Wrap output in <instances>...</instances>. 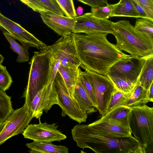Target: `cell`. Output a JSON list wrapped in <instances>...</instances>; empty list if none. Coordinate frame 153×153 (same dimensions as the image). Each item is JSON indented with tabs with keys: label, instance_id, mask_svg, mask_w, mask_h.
I'll return each instance as SVG.
<instances>
[{
	"label": "cell",
	"instance_id": "1",
	"mask_svg": "<svg viewBox=\"0 0 153 153\" xmlns=\"http://www.w3.org/2000/svg\"><path fill=\"white\" fill-rule=\"evenodd\" d=\"M107 33L71 35L79 67L107 76L111 67L119 60L131 56L126 54L107 39Z\"/></svg>",
	"mask_w": 153,
	"mask_h": 153
},
{
	"label": "cell",
	"instance_id": "2",
	"mask_svg": "<svg viewBox=\"0 0 153 153\" xmlns=\"http://www.w3.org/2000/svg\"><path fill=\"white\" fill-rule=\"evenodd\" d=\"M73 139L81 148H88L96 153H145L146 148L132 136L114 138L101 135L88 124H77L71 130Z\"/></svg>",
	"mask_w": 153,
	"mask_h": 153
},
{
	"label": "cell",
	"instance_id": "3",
	"mask_svg": "<svg viewBox=\"0 0 153 153\" xmlns=\"http://www.w3.org/2000/svg\"><path fill=\"white\" fill-rule=\"evenodd\" d=\"M111 29L116 46L132 57L144 58L153 54V38L137 30L128 21L113 22Z\"/></svg>",
	"mask_w": 153,
	"mask_h": 153
},
{
	"label": "cell",
	"instance_id": "4",
	"mask_svg": "<svg viewBox=\"0 0 153 153\" xmlns=\"http://www.w3.org/2000/svg\"><path fill=\"white\" fill-rule=\"evenodd\" d=\"M146 57L131 56L122 59L111 67L107 76L117 89L125 94L132 93L138 83Z\"/></svg>",
	"mask_w": 153,
	"mask_h": 153
},
{
	"label": "cell",
	"instance_id": "5",
	"mask_svg": "<svg viewBox=\"0 0 153 153\" xmlns=\"http://www.w3.org/2000/svg\"><path fill=\"white\" fill-rule=\"evenodd\" d=\"M34 52L30 65L27 85L24 93L25 103L29 107L38 92L50 82L48 78L50 61L47 45Z\"/></svg>",
	"mask_w": 153,
	"mask_h": 153
},
{
	"label": "cell",
	"instance_id": "6",
	"mask_svg": "<svg viewBox=\"0 0 153 153\" xmlns=\"http://www.w3.org/2000/svg\"><path fill=\"white\" fill-rule=\"evenodd\" d=\"M128 126L134 137L146 149L153 142V108L146 104L132 108Z\"/></svg>",
	"mask_w": 153,
	"mask_h": 153
},
{
	"label": "cell",
	"instance_id": "7",
	"mask_svg": "<svg viewBox=\"0 0 153 153\" xmlns=\"http://www.w3.org/2000/svg\"><path fill=\"white\" fill-rule=\"evenodd\" d=\"M53 84L57 95L58 105L62 110V116H68L79 124L85 122L88 117L87 114L81 109L70 94L61 75L58 71Z\"/></svg>",
	"mask_w": 153,
	"mask_h": 153
},
{
	"label": "cell",
	"instance_id": "8",
	"mask_svg": "<svg viewBox=\"0 0 153 153\" xmlns=\"http://www.w3.org/2000/svg\"><path fill=\"white\" fill-rule=\"evenodd\" d=\"M85 71L83 72L90 82L93 88L96 103V109L103 116L111 97L116 88L107 76L90 70L81 66Z\"/></svg>",
	"mask_w": 153,
	"mask_h": 153
},
{
	"label": "cell",
	"instance_id": "9",
	"mask_svg": "<svg viewBox=\"0 0 153 153\" xmlns=\"http://www.w3.org/2000/svg\"><path fill=\"white\" fill-rule=\"evenodd\" d=\"M33 118L29 107L25 103L21 108L13 110L0 134V145L11 137L22 133Z\"/></svg>",
	"mask_w": 153,
	"mask_h": 153
},
{
	"label": "cell",
	"instance_id": "10",
	"mask_svg": "<svg viewBox=\"0 0 153 153\" xmlns=\"http://www.w3.org/2000/svg\"><path fill=\"white\" fill-rule=\"evenodd\" d=\"M48 47L52 54L65 67L77 68L81 65L71 35L62 36Z\"/></svg>",
	"mask_w": 153,
	"mask_h": 153
},
{
	"label": "cell",
	"instance_id": "11",
	"mask_svg": "<svg viewBox=\"0 0 153 153\" xmlns=\"http://www.w3.org/2000/svg\"><path fill=\"white\" fill-rule=\"evenodd\" d=\"M37 124L28 125L22 132L24 137L33 141L52 142L60 141L67 138L66 136L57 129L58 125L54 123H42L40 119Z\"/></svg>",
	"mask_w": 153,
	"mask_h": 153
},
{
	"label": "cell",
	"instance_id": "12",
	"mask_svg": "<svg viewBox=\"0 0 153 153\" xmlns=\"http://www.w3.org/2000/svg\"><path fill=\"white\" fill-rule=\"evenodd\" d=\"M73 33H107L113 34V22L95 17L91 13H87L74 17Z\"/></svg>",
	"mask_w": 153,
	"mask_h": 153
},
{
	"label": "cell",
	"instance_id": "13",
	"mask_svg": "<svg viewBox=\"0 0 153 153\" xmlns=\"http://www.w3.org/2000/svg\"><path fill=\"white\" fill-rule=\"evenodd\" d=\"M55 104L58 105L57 95L53 82H50L37 93L29 108L33 118L40 120L43 112L47 113Z\"/></svg>",
	"mask_w": 153,
	"mask_h": 153
},
{
	"label": "cell",
	"instance_id": "14",
	"mask_svg": "<svg viewBox=\"0 0 153 153\" xmlns=\"http://www.w3.org/2000/svg\"><path fill=\"white\" fill-rule=\"evenodd\" d=\"M0 27L28 48L33 47L40 49L46 45L20 25L5 16L0 12Z\"/></svg>",
	"mask_w": 153,
	"mask_h": 153
},
{
	"label": "cell",
	"instance_id": "15",
	"mask_svg": "<svg viewBox=\"0 0 153 153\" xmlns=\"http://www.w3.org/2000/svg\"><path fill=\"white\" fill-rule=\"evenodd\" d=\"M43 22L58 35H71L75 24L74 18H71L48 11L39 13Z\"/></svg>",
	"mask_w": 153,
	"mask_h": 153
},
{
	"label": "cell",
	"instance_id": "16",
	"mask_svg": "<svg viewBox=\"0 0 153 153\" xmlns=\"http://www.w3.org/2000/svg\"><path fill=\"white\" fill-rule=\"evenodd\" d=\"M88 125L96 132L108 137L122 138L132 136L129 127L107 121L97 120Z\"/></svg>",
	"mask_w": 153,
	"mask_h": 153
},
{
	"label": "cell",
	"instance_id": "17",
	"mask_svg": "<svg viewBox=\"0 0 153 153\" xmlns=\"http://www.w3.org/2000/svg\"><path fill=\"white\" fill-rule=\"evenodd\" d=\"M132 109L131 108L126 106H119L108 114L102 116L98 120L107 121L129 127L128 120Z\"/></svg>",
	"mask_w": 153,
	"mask_h": 153
},
{
	"label": "cell",
	"instance_id": "18",
	"mask_svg": "<svg viewBox=\"0 0 153 153\" xmlns=\"http://www.w3.org/2000/svg\"><path fill=\"white\" fill-rule=\"evenodd\" d=\"M30 153H68V149L64 146L56 145L52 142L33 141L26 144Z\"/></svg>",
	"mask_w": 153,
	"mask_h": 153
},
{
	"label": "cell",
	"instance_id": "19",
	"mask_svg": "<svg viewBox=\"0 0 153 153\" xmlns=\"http://www.w3.org/2000/svg\"><path fill=\"white\" fill-rule=\"evenodd\" d=\"M73 97L78 103L81 109L87 114L97 111L96 108L82 85L79 76Z\"/></svg>",
	"mask_w": 153,
	"mask_h": 153
},
{
	"label": "cell",
	"instance_id": "20",
	"mask_svg": "<svg viewBox=\"0 0 153 153\" xmlns=\"http://www.w3.org/2000/svg\"><path fill=\"white\" fill-rule=\"evenodd\" d=\"M148 90L141 86L138 83L130 97L123 102L120 106L123 105L130 108L146 104L152 102L147 95Z\"/></svg>",
	"mask_w": 153,
	"mask_h": 153
},
{
	"label": "cell",
	"instance_id": "21",
	"mask_svg": "<svg viewBox=\"0 0 153 153\" xmlns=\"http://www.w3.org/2000/svg\"><path fill=\"white\" fill-rule=\"evenodd\" d=\"M115 16L140 18L130 0H120L115 4L111 17Z\"/></svg>",
	"mask_w": 153,
	"mask_h": 153
},
{
	"label": "cell",
	"instance_id": "22",
	"mask_svg": "<svg viewBox=\"0 0 153 153\" xmlns=\"http://www.w3.org/2000/svg\"><path fill=\"white\" fill-rule=\"evenodd\" d=\"M79 68H67L61 65L58 70V72L61 75L70 94L72 96L79 78Z\"/></svg>",
	"mask_w": 153,
	"mask_h": 153
},
{
	"label": "cell",
	"instance_id": "23",
	"mask_svg": "<svg viewBox=\"0 0 153 153\" xmlns=\"http://www.w3.org/2000/svg\"><path fill=\"white\" fill-rule=\"evenodd\" d=\"M153 82V54L146 58V61L141 73L139 84L145 89L148 90Z\"/></svg>",
	"mask_w": 153,
	"mask_h": 153
},
{
	"label": "cell",
	"instance_id": "24",
	"mask_svg": "<svg viewBox=\"0 0 153 153\" xmlns=\"http://www.w3.org/2000/svg\"><path fill=\"white\" fill-rule=\"evenodd\" d=\"M3 34L10 44V48L18 55L16 61L23 62L28 61L29 59L28 48L22 45H20L6 31L4 32Z\"/></svg>",
	"mask_w": 153,
	"mask_h": 153
},
{
	"label": "cell",
	"instance_id": "25",
	"mask_svg": "<svg viewBox=\"0 0 153 153\" xmlns=\"http://www.w3.org/2000/svg\"><path fill=\"white\" fill-rule=\"evenodd\" d=\"M11 97L0 89V122L4 121L13 111Z\"/></svg>",
	"mask_w": 153,
	"mask_h": 153
},
{
	"label": "cell",
	"instance_id": "26",
	"mask_svg": "<svg viewBox=\"0 0 153 153\" xmlns=\"http://www.w3.org/2000/svg\"><path fill=\"white\" fill-rule=\"evenodd\" d=\"M132 93L125 94L116 89L111 97L104 115L120 106L123 102L130 97Z\"/></svg>",
	"mask_w": 153,
	"mask_h": 153
},
{
	"label": "cell",
	"instance_id": "27",
	"mask_svg": "<svg viewBox=\"0 0 153 153\" xmlns=\"http://www.w3.org/2000/svg\"><path fill=\"white\" fill-rule=\"evenodd\" d=\"M134 27L137 30L153 38V21L142 18L137 19Z\"/></svg>",
	"mask_w": 153,
	"mask_h": 153
},
{
	"label": "cell",
	"instance_id": "28",
	"mask_svg": "<svg viewBox=\"0 0 153 153\" xmlns=\"http://www.w3.org/2000/svg\"><path fill=\"white\" fill-rule=\"evenodd\" d=\"M115 5L114 4H108L102 7H91V11L93 15L101 19H108L111 17Z\"/></svg>",
	"mask_w": 153,
	"mask_h": 153
},
{
	"label": "cell",
	"instance_id": "29",
	"mask_svg": "<svg viewBox=\"0 0 153 153\" xmlns=\"http://www.w3.org/2000/svg\"><path fill=\"white\" fill-rule=\"evenodd\" d=\"M66 16L71 18L77 16L73 0H55Z\"/></svg>",
	"mask_w": 153,
	"mask_h": 153
},
{
	"label": "cell",
	"instance_id": "30",
	"mask_svg": "<svg viewBox=\"0 0 153 153\" xmlns=\"http://www.w3.org/2000/svg\"><path fill=\"white\" fill-rule=\"evenodd\" d=\"M79 79L81 83L96 108V103L92 86L83 71L79 69Z\"/></svg>",
	"mask_w": 153,
	"mask_h": 153
},
{
	"label": "cell",
	"instance_id": "31",
	"mask_svg": "<svg viewBox=\"0 0 153 153\" xmlns=\"http://www.w3.org/2000/svg\"><path fill=\"white\" fill-rule=\"evenodd\" d=\"M13 82L12 78L5 67L0 65V89L5 91Z\"/></svg>",
	"mask_w": 153,
	"mask_h": 153
},
{
	"label": "cell",
	"instance_id": "32",
	"mask_svg": "<svg viewBox=\"0 0 153 153\" xmlns=\"http://www.w3.org/2000/svg\"><path fill=\"white\" fill-rule=\"evenodd\" d=\"M47 47L48 51L50 61L48 80L49 82L53 83L61 64L59 60L52 54L47 45Z\"/></svg>",
	"mask_w": 153,
	"mask_h": 153
},
{
	"label": "cell",
	"instance_id": "33",
	"mask_svg": "<svg viewBox=\"0 0 153 153\" xmlns=\"http://www.w3.org/2000/svg\"><path fill=\"white\" fill-rule=\"evenodd\" d=\"M49 11L64 16V14L55 0H37Z\"/></svg>",
	"mask_w": 153,
	"mask_h": 153
},
{
	"label": "cell",
	"instance_id": "34",
	"mask_svg": "<svg viewBox=\"0 0 153 153\" xmlns=\"http://www.w3.org/2000/svg\"><path fill=\"white\" fill-rule=\"evenodd\" d=\"M140 6L147 15V18L153 21V0H131Z\"/></svg>",
	"mask_w": 153,
	"mask_h": 153
},
{
	"label": "cell",
	"instance_id": "35",
	"mask_svg": "<svg viewBox=\"0 0 153 153\" xmlns=\"http://www.w3.org/2000/svg\"><path fill=\"white\" fill-rule=\"evenodd\" d=\"M34 11L40 13L49 11L37 0H19Z\"/></svg>",
	"mask_w": 153,
	"mask_h": 153
},
{
	"label": "cell",
	"instance_id": "36",
	"mask_svg": "<svg viewBox=\"0 0 153 153\" xmlns=\"http://www.w3.org/2000/svg\"><path fill=\"white\" fill-rule=\"evenodd\" d=\"M91 7H102L108 4L107 0H77Z\"/></svg>",
	"mask_w": 153,
	"mask_h": 153
},
{
	"label": "cell",
	"instance_id": "37",
	"mask_svg": "<svg viewBox=\"0 0 153 153\" xmlns=\"http://www.w3.org/2000/svg\"><path fill=\"white\" fill-rule=\"evenodd\" d=\"M130 0L138 13L140 17V18H142L148 19L146 13L143 8L140 6L136 3L133 1L131 0Z\"/></svg>",
	"mask_w": 153,
	"mask_h": 153
},
{
	"label": "cell",
	"instance_id": "38",
	"mask_svg": "<svg viewBox=\"0 0 153 153\" xmlns=\"http://www.w3.org/2000/svg\"><path fill=\"white\" fill-rule=\"evenodd\" d=\"M147 95L149 98L152 102L153 101V82L148 90Z\"/></svg>",
	"mask_w": 153,
	"mask_h": 153
},
{
	"label": "cell",
	"instance_id": "39",
	"mask_svg": "<svg viewBox=\"0 0 153 153\" xmlns=\"http://www.w3.org/2000/svg\"><path fill=\"white\" fill-rule=\"evenodd\" d=\"M76 13L79 15H81L83 14V9L81 6L78 7L76 10Z\"/></svg>",
	"mask_w": 153,
	"mask_h": 153
},
{
	"label": "cell",
	"instance_id": "40",
	"mask_svg": "<svg viewBox=\"0 0 153 153\" xmlns=\"http://www.w3.org/2000/svg\"><path fill=\"white\" fill-rule=\"evenodd\" d=\"M7 123L6 120L4 121L0 122V134Z\"/></svg>",
	"mask_w": 153,
	"mask_h": 153
},
{
	"label": "cell",
	"instance_id": "41",
	"mask_svg": "<svg viewBox=\"0 0 153 153\" xmlns=\"http://www.w3.org/2000/svg\"><path fill=\"white\" fill-rule=\"evenodd\" d=\"M4 57L0 54V65H1L3 62Z\"/></svg>",
	"mask_w": 153,
	"mask_h": 153
}]
</instances>
